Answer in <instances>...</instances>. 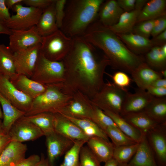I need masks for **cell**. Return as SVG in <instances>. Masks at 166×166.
Returning <instances> with one entry per match:
<instances>
[{"instance_id": "cell-7", "label": "cell", "mask_w": 166, "mask_h": 166, "mask_svg": "<svg viewBox=\"0 0 166 166\" xmlns=\"http://www.w3.org/2000/svg\"><path fill=\"white\" fill-rule=\"evenodd\" d=\"M127 89H122L113 82L104 83L100 91L91 99L92 104L102 110L120 114Z\"/></svg>"}, {"instance_id": "cell-47", "label": "cell", "mask_w": 166, "mask_h": 166, "mask_svg": "<svg viewBox=\"0 0 166 166\" xmlns=\"http://www.w3.org/2000/svg\"><path fill=\"white\" fill-rule=\"evenodd\" d=\"M9 9L5 4V0H0V21L5 23L11 17Z\"/></svg>"}, {"instance_id": "cell-57", "label": "cell", "mask_w": 166, "mask_h": 166, "mask_svg": "<svg viewBox=\"0 0 166 166\" xmlns=\"http://www.w3.org/2000/svg\"><path fill=\"white\" fill-rule=\"evenodd\" d=\"M118 162L112 158L105 163V164L103 166H118Z\"/></svg>"}, {"instance_id": "cell-37", "label": "cell", "mask_w": 166, "mask_h": 166, "mask_svg": "<svg viewBox=\"0 0 166 166\" xmlns=\"http://www.w3.org/2000/svg\"><path fill=\"white\" fill-rule=\"evenodd\" d=\"M139 143L135 144L114 147L113 157L118 163H128L135 153Z\"/></svg>"}, {"instance_id": "cell-9", "label": "cell", "mask_w": 166, "mask_h": 166, "mask_svg": "<svg viewBox=\"0 0 166 166\" xmlns=\"http://www.w3.org/2000/svg\"><path fill=\"white\" fill-rule=\"evenodd\" d=\"M72 96L59 114L74 118L91 120L93 105L90 99L78 91L75 92Z\"/></svg>"}, {"instance_id": "cell-56", "label": "cell", "mask_w": 166, "mask_h": 166, "mask_svg": "<svg viewBox=\"0 0 166 166\" xmlns=\"http://www.w3.org/2000/svg\"><path fill=\"white\" fill-rule=\"evenodd\" d=\"M40 157V160L37 166H50L47 158H45L43 154L41 155Z\"/></svg>"}, {"instance_id": "cell-62", "label": "cell", "mask_w": 166, "mask_h": 166, "mask_svg": "<svg viewBox=\"0 0 166 166\" xmlns=\"http://www.w3.org/2000/svg\"><path fill=\"white\" fill-rule=\"evenodd\" d=\"M5 135L2 132H0V138L4 136Z\"/></svg>"}, {"instance_id": "cell-49", "label": "cell", "mask_w": 166, "mask_h": 166, "mask_svg": "<svg viewBox=\"0 0 166 166\" xmlns=\"http://www.w3.org/2000/svg\"><path fill=\"white\" fill-rule=\"evenodd\" d=\"M117 3L124 12H129L135 9L136 0H117Z\"/></svg>"}, {"instance_id": "cell-31", "label": "cell", "mask_w": 166, "mask_h": 166, "mask_svg": "<svg viewBox=\"0 0 166 166\" xmlns=\"http://www.w3.org/2000/svg\"><path fill=\"white\" fill-rule=\"evenodd\" d=\"M0 74L10 80L16 75L14 53L8 46L0 44Z\"/></svg>"}, {"instance_id": "cell-35", "label": "cell", "mask_w": 166, "mask_h": 166, "mask_svg": "<svg viewBox=\"0 0 166 166\" xmlns=\"http://www.w3.org/2000/svg\"><path fill=\"white\" fill-rule=\"evenodd\" d=\"M63 116L77 125L88 137L98 136L109 141L105 132L91 120L87 119H76Z\"/></svg>"}, {"instance_id": "cell-16", "label": "cell", "mask_w": 166, "mask_h": 166, "mask_svg": "<svg viewBox=\"0 0 166 166\" xmlns=\"http://www.w3.org/2000/svg\"><path fill=\"white\" fill-rule=\"evenodd\" d=\"M154 97L146 90L138 89L134 93L127 92L120 115L123 116L143 111Z\"/></svg>"}, {"instance_id": "cell-45", "label": "cell", "mask_w": 166, "mask_h": 166, "mask_svg": "<svg viewBox=\"0 0 166 166\" xmlns=\"http://www.w3.org/2000/svg\"><path fill=\"white\" fill-rule=\"evenodd\" d=\"M55 0H23V2L28 6L42 10L52 4Z\"/></svg>"}, {"instance_id": "cell-41", "label": "cell", "mask_w": 166, "mask_h": 166, "mask_svg": "<svg viewBox=\"0 0 166 166\" xmlns=\"http://www.w3.org/2000/svg\"><path fill=\"white\" fill-rule=\"evenodd\" d=\"M154 20L144 21L136 24L132 33L149 38L153 29Z\"/></svg>"}, {"instance_id": "cell-23", "label": "cell", "mask_w": 166, "mask_h": 166, "mask_svg": "<svg viewBox=\"0 0 166 166\" xmlns=\"http://www.w3.org/2000/svg\"><path fill=\"white\" fill-rule=\"evenodd\" d=\"M86 143L100 163H105L113 158L114 147L110 141L94 136L90 137Z\"/></svg>"}, {"instance_id": "cell-26", "label": "cell", "mask_w": 166, "mask_h": 166, "mask_svg": "<svg viewBox=\"0 0 166 166\" xmlns=\"http://www.w3.org/2000/svg\"><path fill=\"white\" fill-rule=\"evenodd\" d=\"M0 103L3 116L2 132L6 135L13 124L19 118L24 116L26 113L15 107L0 93Z\"/></svg>"}, {"instance_id": "cell-5", "label": "cell", "mask_w": 166, "mask_h": 166, "mask_svg": "<svg viewBox=\"0 0 166 166\" xmlns=\"http://www.w3.org/2000/svg\"><path fill=\"white\" fill-rule=\"evenodd\" d=\"M73 38L67 36L60 29L42 37L40 52L48 59L61 61L69 52Z\"/></svg>"}, {"instance_id": "cell-40", "label": "cell", "mask_w": 166, "mask_h": 166, "mask_svg": "<svg viewBox=\"0 0 166 166\" xmlns=\"http://www.w3.org/2000/svg\"><path fill=\"white\" fill-rule=\"evenodd\" d=\"M100 162L87 146L81 147L80 153V166H101Z\"/></svg>"}, {"instance_id": "cell-32", "label": "cell", "mask_w": 166, "mask_h": 166, "mask_svg": "<svg viewBox=\"0 0 166 166\" xmlns=\"http://www.w3.org/2000/svg\"><path fill=\"white\" fill-rule=\"evenodd\" d=\"M143 111L159 124H166V97H154Z\"/></svg>"}, {"instance_id": "cell-55", "label": "cell", "mask_w": 166, "mask_h": 166, "mask_svg": "<svg viewBox=\"0 0 166 166\" xmlns=\"http://www.w3.org/2000/svg\"><path fill=\"white\" fill-rule=\"evenodd\" d=\"M148 1L147 0H136L135 9L142 10Z\"/></svg>"}, {"instance_id": "cell-1", "label": "cell", "mask_w": 166, "mask_h": 166, "mask_svg": "<svg viewBox=\"0 0 166 166\" xmlns=\"http://www.w3.org/2000/svg\"><path fill=\"white\" fill-rule=\"evenodd\" d=\"M65 68L62 89L72 95L78 91L91 99L104 82V76L109 61L100 50L82 37L73 38L71 48L62 60Z\"/></svg>"}, {"instance_id": "cell-50", "label": "cell", "mask_w": 166, "mask_h": 166, "mask_svg": "<svg viewBox=\"0 0 166 166\" xmlns=\"http://www.w3.org/2000/svg\"><path fill=\"white\" fill-rule=\"evenodd\" d=\"M150 40L154 46H161L166 44V30Z\"/></svg>"}, {"instance_id": "cell-33", "label": "cell", "mask_w": 166, "mask_h": 166, "mask_svg": "<svg viewBox=\"0 0 166 166\" xmlns=\"http://www.w3.org/2000/svg\"><path fill=\"white\" fill-rule=\"evenodd\" d=\"M102 110L112 119L118 128L124 133L137 143L141 141L143 134L128 123L119 114L107 110Z\"/></svg>"}, {"instance_id": "cell-34", "label": "cell", "mask_w": 166, "mask_h": 166, "mask_svg": "<svg viewBox=\"0 0 166 166\" xmlns=\"http://www.w3.org/2000/svg\"><path fill=\"white\" fill-rule=\"evenodd\" d=\"M25 117L28 120L41 129L44 136L55 132L54 113H42Z\"/></svg>"}, {"instance_id": "cell-58", "label": "cell", "mask_w": 166, "mask_h": 166, "mask_svg": "<svg viewBox=\"0 0 166 166\" xmlns=\"http://www.w3.org/2000/svg\"><path fill=\"white\" fill-rule=\"evenodd\" d=\"M163 77L166 78V69H164L160 72Z\"/></svg>"}, {"instance_id": "cell-19", "label": "cell", "mask_w": 166, "mask_h": 166, "mask_svg": "<svg viewBox=\"0 0 166 166\" xmlns=\"http://www.w3.org/2000/svg\"><path fill=\"white\" fill-rule=\"evenodd\" d=\"M124 12L117 0L104 1L100 7L97 19L102 25L109 27L118 22Z\"/></svg>"}, {"instance_id": "cell-10", "label": "cell", "mask_w": 166, "mask_h": 166, "mask_svg": "<svg viewBox=\"0 0 166 166\" xmlns=\"http://www.w3.org/2000/svg\"><path fill=\"white\" fill-rule=\"evenodd\" d=\"M41 44L14 53L15 71L17 75L27 76L33 74L38 59Z\"/></svg>"}, {"instance_id": "cell-29", "label": "cell", "mask_w": 166, "mask_h": 166, "mask_svg": "<svg viewBox=\"0 0 166 166\" xmlns=\"http://www.w3.org/2000/svg\"><path fill=\"white\" fill-rule=\"evenodd\" d=\"M141 10L135 9L130 11L124 12L121 15L118 22L109 28L116 34H127L132 33Z\"/></svg>"}, {"instance_id": "cell-51", "label": "cell", "mask_w": 166, "mask_h": 166, "mask_svg": "<svg viewBox=\"0 0 166 166\" xmlns=\"http://www.w3.org/2000/svg\"><path fill=\"white\" fill-rule=\"evenodd\" d=\"M11 141L10 138L8 134L5 135L0 138V155Z\"/></svg>"}, {"instance_id": "cell-61", "label": "cell", "mask_w": 166, "mask_h": 166, "mask_svg": "<svg viewBox=\"0 0 166 166\" xmlns=\"http://www.w3.org/2000/svg\"><path fill=\"white\" fill-rule=\"evenodd\" d=\"M0 132H3L2 130V122L0 119Z\"/></svg>"}, {"instance_id": "cell-4", "label": "cell", "mask_w": 166, "mask_h": 166, "mask_svg": "<svg viewBox=\"0 0 166 166\" xmlns=\"http://www.w3.org/2000/svg\"><path fill=\"white\" fill-rule=\"evenodd\" d=\"M45 90L33 100L24 116L42 113H59L72 98L58 84L47 85Z\"/></svg>"}, {"instance_id": "cell-22", "label": "cell", "mask_w": 166, "mask_h": 166, "mask_svg": "<svg viewBox=\"0 0 166 166\" xmlns=\"http://www.w3.org/2000/svg\"><path fill=\"white\" fill-rule=\"evenodd\" d=\"M116 34L131 51L137 55H144L154 46L149 38L132 33Z\"/></svg>"}, {"instance_id": "cell-36", "label": "cell", "mask_w": 166, "mask_h": 166, "mask_svg": "<svg viewBox=\"0 0 166 166\" xmlns=\"http://www.w3.org/2000/svg\"><path fill=\"white\" fill-rule=\"evenodd\" d=\"M86 140H75L71 148L65 154L60 166H80V153Z\"/></svg>"}, {"instance_id": "cell-44", "label": "cell", "mask_w": 166, "mask_h": 166, "mask_svg": "<svg viewBox=\"0 0 166 166\" xmlns=\"http://www.w3.org/2000/svg\"><path fill=\"white\" fill-rule=\"evenodd\" d=\"M166 30V15L161 16L154 20L151 36L152 38Z\"/></svg>"}, {"instance_id": "cell-15", "label": "cell", "mask_w": 166, "mask_h": 166, "mask_svg": "<svg viewBox=\"0 0 166 166\" xmlns=\"http://www.w3.org/2000/svg\"><path fill=\"white\" fill-rule=\"evenodd\" d=\"M159 166H166V124H159L146 134Z\"/></svg>"}, {"instance_id": "cell-18", "label": "cell", "mask_w": 166, "mask_h": 166, "mask_svg": "<svg viewBox=\"0 0 166 166\" xmlns=\"http://www.w3.org/2000/svg\"><path fill=\"white\" fill-rule=\"evenodd\" d=\"M131 75L139 89L145 90L156 80L163 78L160 72L153 69L145 62L140 64Z\"/></svg>"}, {"instance_id": "cell-28", "label": "cell", "mask_w": 166, "mask_h": 166, "mask_svg": "<svg viewBox=\"0 0 166 166\" xmlns=\"http://www.w3.org/2000/svg\"><path fill=\"white\" fill-rule=\"evenodd\" d=\"M128 123L146 135L159 124L144 111L121 116Z\"/></svg>"}, {"instance_id": "cell-52", "label": "cell", "mask_w": 166, "mask_h": 166, "mask_svg": "<svg viewBox=\"0 0 166 166\" xmlns=\"http://www.w3.org/2000/svg\"><path fill=\"white\" fill-rule=\"evenodd\" d=\"M12 30L9 28L5 23L0 21V34L10 35L11 33Z\"/></svg>"}, {"instance_id": "cell-17", "label": "cell", "mask_w": 166, "mask_h": 166, "mask_svg": "<svg viewBox=\"0 0 166 166\" xmlns=\"http://www.w3.org/2000/svg\"><path fill=\"white\" fill-rule=\"evenodd\" d=\"M54 114L55 132L73 140H88L89 137L75 124L60 114Z\"/></svg>"}, {"instance_id": "cell-54", "label": "cell", "mask_w": 166, "mask_h": 166, "mask_svg": "<svg viewBox=\"0 0 166 166\" xmlns=\"http://www.w3.org/2000/svg\"><path fill=\"white\" fill-rule=\"evenodd\" d=\"M23 0H5L6 5L9 9H12L16 5L20 3Z\"/></svg>"}, {"instance_id": "cell-59", "label": "cell", "mask_w": 166, "mask_h": 166, "mask_svg": "<svg viewBox=\"0 0 166 166\" xmlns=\"http://www.w3.org/2000/svg\"><path fill=\"white\" fill-rule=\"evenodd\" d=\"M118 166H130L128 163H118Z\"/></svg>"}, {"instance_id": "cell-21", "label": "cell", "mask_w": 166, "mask_h": 166, "mask_svg": "<svg viewBox=\"0 0 166 166\" xmlns=\"http://www.w3.org/2000/svg\"><path fill=\"white\" fill-rule=\"evenodd\" d=\"M128 164L130 166H159L146 135L143 134L137 151Z\"/></svg>"}, {"instance_id": "cell-11", "label": "cell", "mask_w": 166, "mask_h": 166, "mask_svg": "<svg viewBox=\"0 0 166 166\" xmlns=\"http://www.w3.org/2000/svg\"><path fill=\"white\" fill-rule=\"evenodd\" d=\"M7 134L12 141L21 143L34 141L44 136L41 129L24 116L13 124Z\"/></svg>"}, {"instance_id": "cell-20", "label": "cell", "mask_w": 166, "mask_h": 166, "mask_svg": "<svg viewBox=\"0 0 166 166\" xmlns=\"http://www.w3.org/2000/svg\"><path fill=\"white\" fill-rule=\"evenodd\" d=\"M27 145L11 141L0 155V166H16L25 158Z\"/></svg>"}, {"instance_id": "cell-60", "label": "cell", "mask_w": 166, "mask_h": 166, "mask_svg": "<svg viewBox=\"0 0 166 166\" xmlns=\"http://www.w3.org/2000/svg\"><path fill=\"white\" fill-rule=\"evenodd\" d=\"M3 113L2 111V110L1 107V104L0 103V119H3Z\"/></svg>"}, {"instance_id": "cell-6", "label": "cell", "mask_w": 166, "mask_h": 166, "mask_svg": "<svg viewBox=\"0 0 166 166\" xmlns=\"http://www.w3.org/2000/svg\"><path fill=\"white\" fill-rule=\"evenodd\" d=\"M64 74L65 68L62 61L50 60L39 51L33 80L45 85L56 84L64 81Z\"/></svg>"}, {"instance_id": "cell-30", "label": "cell", "mask_w": 166, "mask_h": 166, "mask_svg": "<svg viewBox=\"0 0 166 166\" xmlns=\"http://www.w3.org/2000/svg\"><path fill=\"white\" fill-rule=\"evenodd\" d=\"M144 57L145 62L153 69L159 72L166 69V44L153 46Z\"/></svg>"}, {"instance_id": "cell-48", "label": "cell", "mask_w": 166, "mask_h": 166, "mask_svg": "<svg viewBox=\"0 0 166 166\" xmlns=\"http://www.w3.org/2000/svg\"><path fill=\"white\" fill-rule=\"evenodd\" d=\"M151 95L155 97H166V88L150 86L146 90Z\"/></svg>"}, {"instance_id": "cell-27", "label": "cell", "mask_w": 166, "mask_h": 166, "mask_svg": "<svg viewBox=\"0 0 166 166\" xmlns=\"http://www.w3.org/2000/svg\"><path fill=\"white\" fill-rule=\"evenodd\" d=\"M166 0L148 1L141 10L136 23L144 21L155 19L166 15Z\"/></svg>"}, {"instance_id": "cell-2", "label": "cell", "mask_w": 166, "mask_h": 166, "mask_svg": "<svg viewBox=\"0 0 166 166\" xmlns=\"http://www.w3.org/2000/svg\"><path fill=\"white\" fill-rule=\"evenodd\" d=\"M81 36L103 53L113 69L131 74L145 62L144 56L133 53L115 33L97 19Z\"/></svg>"}, {"instance_id": "cell-24", "label": "cell", "mask_w": 166, "mask_h": 166, "mask_svg": "<svg viewBox=\"0 0 166 166\" xmlns=\"http://www.w3.org/2000/svg\"><path fill=\"white\" fill-rule=\"evenodd\" d=\"M19 90L33 100L43 93L46 90V85L24 75H17L10 80Z\"/></svg>"}, {"instance_id": "cell-39", "label": "cell", "mask_w": 166, "mask_h": 166, "mask_svg": "<svg viewBox=\"0 0 166 166\" xmlns=\"http://www.w3.org/2000/svg\"><path fill=\"white\" fill-rule=\"evenodd\" d=\"M93 105L91 120L104 132L108 128H118L112 119L98 107Z\"/></svg>"}, {"instance_id": "cell-8", "label": "cell", "mask_w": 166, "mask_h": 166, "mask_svg": "<svg viewBox=\"0 0 166 166\" xmlns=\"http://www.w3.org/2000/svg\"><path fill=\"white\" fill-rule=\"evenodd\" d=\"M13 8L16 14L11 16L5 23L11 30H25L36 26L43 11L42 9L23 6L20 3Z\"/></svg>"}, {"instance_id": "cell-43", "label": "cell", "mask_w": 166, "mask_h": 166, "mask_svg": "<svg viewBox=\"0 0 166 166\" xmlns=\"http://www.w3.org/2000/svg\"><path fill=\"white\" fill-rule=\"evenodd\" d=\"M67 0H56L55 3L56 24L58 29L61 27L65 15V7Z\"/></svg>"}, {"instance_id": "cell-38", "label": "cell", "mask_w": 166, "mask_h": 166, "mask_svg": "<svg viewBox=\"0 0 166 166\" xmlns=\"http://www.w3.org/2000/svg\"><path fill=\"white\" fill-rule=\"evenodd\" d=\"M105 132L108 137L111 140L112 143L114 147L130 145L137 143L118 128H108Z\"/></svg>"}, {"instance_id": "cell-12", "label": "cell", "mask_w": 166, "mask_h": 166, "mask_svg": "<svg viewBox=\"0 0 166 166\" xmlns=\"http://www.w3.org/2000/svg\"><path fill=\"white\" fill-rule=\"evenodd\" d=\"M0 93L15 107L25 113L33 100L18 89L9 78L0 74Z\"/></svg>"}, {"instance_id": "cell-53", "label": "cell", "mask_w": 166, "mask_h": 166, "mask_svg": "<svg viewBox=\"0 0 166 166\" xmlns=\"http://www.w3.org/2000/svg\"><path fill=\"white\" fill-rule=\"evenodd\" d=\"M151 86L166 88V78H162L159 79L155 81Z\"/></svg>"}, {"instance_id": "cell-46", "label": "cell", "mask_w": 166, "mask_h": 166, "mask_svg": "<svg viewBox=\"0 0 166 166\" xmlns=\"http://www.w3.org/2000/svg\"><path fill=\"white\" fill-rule=\"evenodd\" d=\"M40 158V157L38 155L33 154L22 160L16 166H37Z\"/></svg>"}, {"instance_id": "cell-3", "label": "cell", "mask_w": 166, "mask_h": 166, "mask_svg": "<svg viewBox=\"0 0 166 166\" xmlns=\"http://www.w3.org/2000/svg\"><path fill=\"white\" fill-rule=\"evenodd\" d=\"M103 0H68L65 7V15L60 29L67 36H81L97 19Z\"/></svg>"}, {"instance_id": "cell-14", "label": "cell", "mask_w": 166, "mask_h": 166, "mask_svg": "<svg viewBox=\"0 0 166 166\" xmlns=\"http://www.w3.org/2000/svg\"><path fill=\"white\" fill-rule=\"evenodd\" d=\"M47 159L50 166H54L55 160L65 154L73 145L75 140L55 132L45 136Z\"/></svg>"}, {"instance_id": "cell-13", "label": "cell", "mask_w": 166, "mask_h": 166, "mask_svg": "<svg viewBox=\"0 0 166 166\" xmlns=\"http://www.w3.org/2000/svg\"><path fill=\"white\" fill-rule=\"evenodd\" d=\"M11 30L8 47L13 53L42 43V37L37 31L36 26L27 30Z\"/></svg>"}, {"instance_id": "cell-25", "label": "cell", "mask_w": 166, "mask_h": 166, "mask_svg": "<svg viewBox=\"0 0 166 166\" xmlns=\"http://www.w3.org/2000/svg\"><path fill=\"white\" fill-rule=\"evenodd\" d=\"M55 1L52 4L43 10L38 22L36 26L37 31L42 37L49 35L58 29L55 17Z\"/></svg>"}, {"instance_id": "cell-42", "label": "cell", "mask_w": 166, "mask_h": 166, "mask_svg": "<svg viewBox=\"0 0 166 166\" xmlns=\"http://www.w3.org/2000/svg\"><path fill=\"white\" fill-rule=\"evenodd\" d=\"M111 77L113 83L118 87L126 89V88L129 86L131 83V79L127 73L122 71L116 72Z\"/></svg>"}]
</instances>
